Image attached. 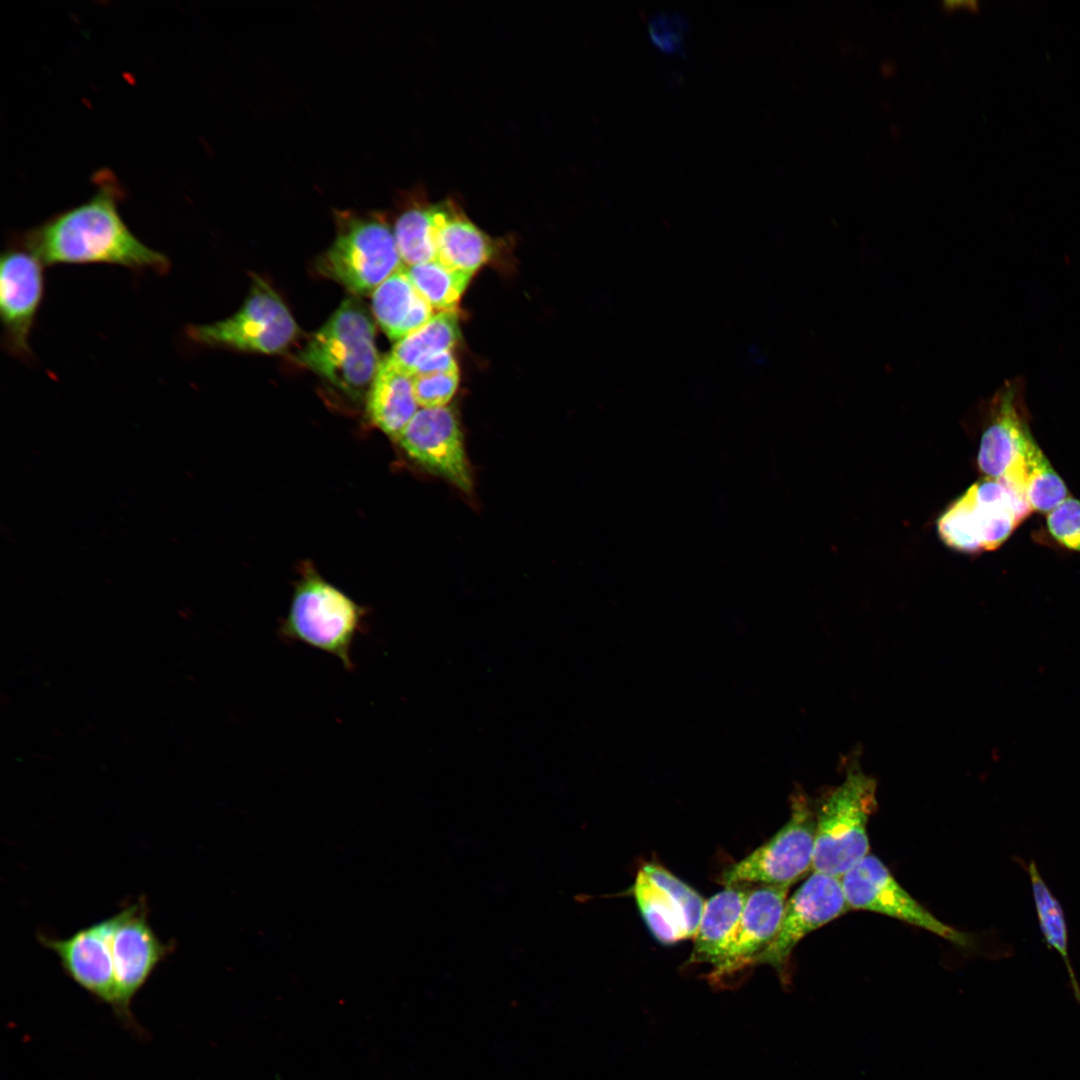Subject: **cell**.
Listing matches in <instances>:
<instances>
[{
  "label": "cell",
  "mask_w": 1080,
  "mask_h": 1080,
  "mask_svg": "<svg viewBox=\"0 0 1080 1080\" xmlns=\"http://www.w3.org/2000/svg\"><path fill=\"white\" fill-rule=\"evenodd\" d=\"M96 190L85 202L58 213L15 238L43 265L104 263L165 274L163 253L142 243L119 212L122 190L109 171L95 177Z\"/></svg>",
  "instance_id": "1"
},
{
  "label": "cell",
  "mask_w": 1080,
  "mask_h": 1080,
  "mask_svg": "<svg viewBox=\"0 0 1080 1080\" xmlns=\"http://www.w3.org/2000/svg\"><path fill=\"white\" fill-rule=\"evenodd\" d=\"M297 361L355 401L368 397L380 360L365 307L346 299L313 335Z\"/></svg>",
  "instance_id": "2"
},
{
  "label": "cell",
  "mask_w": 1080,
  "mask_h": 1080,
  "mask_svg": "<svg viewBox=\"0 0 1080 1080\" xmlns=\"http://www.w3.org/2000/svg\"><path fill=\"white\" fill-rule=\"evenodd\" d=\"M876 806V783L859 770L823 797L815 809L812 872L841 879L869 854L867 826Z\"/></svg>",
  "instance_id": "3"
},
{
  "label": "cell",
  "mask_w": 1080,
  "mask_h": 1080,
  "mask_svg": "<svg viewBox=\"0 0 1080 1080\" xmlns=\"http://www.w3.org/2000/svg\"><path fill=\"white\" fill-rule=\"evenodd\" d=\"M365 616V609L343 591L310 573L297 583L278 633L282 640L338 658L351 671V648L363 630Z\"/></svg>",
  "instance_id": "4"
},
{
  "label": "cell",
  "mask_w": 1080,
  "mask_h": 1080,
  "mask_svg": "<svg viewBox=\"0 0 1080 1080\" xmlns=\"http://www.w3.org/2000/svg\"><path fill=\"white\" fill-rule=\"evenodd\" d=\"M337 223L336 239L320 258L319 270L352 293H373L405 266L383 216L342 212Z\"/></svg>",
  "instance_id": "5"
},
{
  "label": "cell",
  "mask_w": 1080,
  "mask_h": 1080,
  "mask_svg": "<svg viewBox=\"0 0 1080 1080\" xmlns=\"http://www.w3.org/2000/svg\"><path fill=\"white\" fill-rule=\"evenodd\" d=\"M1032 512L1027 501L1002 478L972 484L939 517L937 531L950 548L979 553L995 550Z\"/></svg>",
  "instance_id": "6"
},
{
  "label": "cell",
  "mask_w": 1080,
  "mask_h": 1080,
  "mask_svg": "<svg viewBox=\"0 0 1080 1080\" xmlns=\"http://www.w3.org/2000/svg\"><path fill=\"white\" fill-rule=\"evenodd\" d=\"M815 810L803 793L793 795L788 821L764 844L723 872L725 886L758 884L789 889L812 871Z\"/></svg>",
  "instance_id": "7"
},
{
  "label": "cell",
  "mask_w": 1080,
  "mask_h": 1080,
  "mask_svg": "<svg viewBox=\"0 0 1080 1080\" xmlns=\"http://www.w3.org/2000/svg\"><path fill=\"white\" fill-rule=\"evenodd\" d=\"M185 332L201 345L274 354L290 345L298 326L279 295L257 278L235 314L210 324L188 325Z\"/></svg>",
  "instance_id": "8"
},
{
  "label": "cell",
  "mask_w": 1080,
  "mask_h": 1080,
  "mask_svg": "<svg viewBox=\"0 0 1080 1080\" xmlns=\"http://www.w3.org/2000/svg\"><path fill=\"white\" fill-rule=\"evenodd\" d=\"M146 899L126 905L114 915L102 919L114 971L116 1000L113 1009L128 1017L130 1004L157 966L173 950L151 927Z\"/></svg>",
  "instance_id": "9"
},
{
  "label": "cell",
  "mask_w": 1080,
  "mask_h": 1080,
  "mask_svg": "<svg viewBox=\"0 0 1080 1080\" xmlns=\"http://www.w3.org/2000/svg\"><path fill=\"white\" fill-rule=\"evenodd\" d=\"M849 910L883 914L922 928L966 949L977 947L973 935L943 923L894 878L885 864L868 854L841 878Z\"/></svg>",
  "instance_id": "10"
},
{
  "label": "cell",
  "mask_w": 1080,
  "mask_h": 1080,
  "mask_svg": "<svg viewBox=\"0 0 1080 1080\" xmlns=\"http://www.w3.org/2000/svg\"><path fill=\"white\" fill-rule=\"evenodd\" d=\"M406 454L432 474L470 493L473 478L454 407L419 409L394 438Z\"/></svg>",
  "instance_id": "11"
},
{
  "label": "cell",
  "mask_w": 1080,
  "mask_h": 1080,
  "mask_svg": "<svg viewBox=\"0 0 1080 1080\" xmlns=\"http://www.w3.org/2000/svg\"><path fill=\"white\" fill-rule=\"evenodd\" d=\"M849 911L840 878L812 872L787 899L779 930L755 964H768L786 983L790 958L808 934Z\"/></svg>",
  "instance_id": "12"
},
{
  "label": "cell",
  "mask_w": 1080,
  "mask_h": 1080,
  "mask_svg": "<svg viewBox=\"0 0 1080 1080\" xmlns=\"http://www.w3.org/2000/svg\"><path fill=\"white\" fill-rule=\"evenodd\" d=\"M43 264L16 240L6 248L0 262V316L3 344L20 359H30L28 338L44 292Z\"/></svg>",
  "instance_id": "13"
},
{
  "label": "cell",
  "mask_w": 1080,
  "mask_h": 1080,
  "mask_svg": "<svg viewBox=\"0 0 1080 1080\" xmlns=\"http://www.w3.org/2000/svg\"><path fill=\"white\" fill-rule=\"evenodd\" d=\"M1025 379L1006 380L989 402L977 463L984 477L1000 478L1014 463L1031 433L1025 405Z\"/></svg>",
  "instance_id": "14"
},
{
  "label": "cell",
  "mask_w": 1080,
  "mask_h": 1080,
  "mask_svg": "<svg viewBox=\"0 0 1080 1080\" xmlns=\"http://www.w3.org/2000/svg\"><path fill=\"white\" fill-rule=\"evenodd\" d=\"M788 890L759 885L752 889L743 909L735 940L711 978L720 980L751 965L774 940L784 913Z\"/></svg>",
  "instance_id": "15"
},
{
  "label": "cell",
  "mask_w": 1080,
  "mask_h": 1080,
  "mask_svg": "<svg viewBox=\"0 0 1080 1080\" xmlns=\"http://www.w3.org/2000/svg\"><path fill=\"white\" fill-rule=\"evenodd\" d=\"M436 260L473 276L493 255V241L453 199L434 203Z\"/></svg>",
  "instance_id": "16"
},
{
  "label": "cell",
  "mask_w": 1080,
  "mask_h": 1080,
  "mask_svg": "<svg viewBox=\"0 0 1080 1080\" xmlns=\"http://www.w3.org/2000/svg\"><path fill=\"white\" fill-rule=\"evenodd\" d=\"M750 891L743 885L726 886L705 902L689 964L707 963L714 968L721 964L735 940Z\"/></svg>",
  "instance_id": "17"
},
{
  "label": "cell",
  "mask_w": 1080,
  "mask_h": 1080,
  "mask_svg": "<svg viewBox=\"0 0 1080 1080\" xmlns=\"http://www.w3.org/2000/svg\"><path fill=\"white\" fill-rule=\"evenodd\" d=\"M374 316L392 340H401L425 325L433 308L410 280L405 266L372 293Z\"/></svg>",
  "instance_id": "18"
},
{
  "label": "cell",
  "mask_w": 1080,
  "mask_h": 1080,
  "mask_svg": "<svg viewBox=\"0 0 1080 1080\" xmlns=\"http://www.w3.org/2000/svg\"><path fill=\"white\" fill-rule=\"evenodd\" d=\"M1004 479L1032 511L1049 513L1068 498L1067 487L1030 433Z\"/></svg>",
  "instance_id": "19"
},
{
  "label": "cell",
  "mask_w": 1080,
  "mask_h": 1080,
  "mask_svg": "<svg viewBox=\"0 0 1080 1080\" xmlns=\"http://www.w3.org/2000/svg\"><path fill=\"white\" fill-rule=\"evenodd\" d=\"M412 376L381 360L367 397L368 414L383 432L395 438L419 410Z\"/></svg>",
  "instance_id": "20"
},
{
  "label": "cell",
  "mask_w": 1080,
  "mask_h": 1080,
  "mask_svg": "<svg viewBox=\"0 0 1080 1080\" xmlns=\"http://www.w3.org/2000/svg\"><path fill=\"white\" fill-rule=\"evenodd\" d=\"M461 337L456 311L438 312L421 328L397 341L386 358L413 376L434 355L453 351Z\"/></svg>",
  "instance_id": "21"
},
{
  "label": "cell",
  "mask_w": 1080,
  "mask_h": 1080,
  "mask_svg": "<svg viewBox=\"0 0 1080 1080\" xmlns=\"http://www.w3.org/2000/svg\"><path fill=\"white\" fill-rule=\"evenodd\" d=\"M1016 861L1025 868L1029 875L1036 915L1044 942L1049 949L1055 950L1061 956L1070 979L1073 994L1080 1001V985L1069 957L1068 926L1062 905L1046 884L1033 859L1027 865H1024L1018 857H1016Z\"/></svg>",
  "instance_id": "22"
},
{
  "label": "cell",
  "mask_w": 1080,
  "mask_h": 1080,
  "mask_svg": "<svg viewBox=\"0 0 1080 1080\" xmlns=\"http://www.w3.org/2000/svg\"><path fill=\"white\" fill-rule=\"evenodd\" d=\"M433 206L423 192L416 193L395 221L394 236L406 267L436 259Z\"/></svg>",
  "instance_id": "23"
},
{
  "label": "cell",
  "mask_w": 1080,
  "mask_h": 1080,
  "mask_svg": "<svg viewBox=\"0 0 1080 1080\" xmlns=\"http://www.w3.org/2000/svg\"><path fill=\"white\" fill-rule=\"evenodd\" d=\"M633 896L643 920L653 936L664 944L688 939L684 920L672 898L640 869Z\"/></svg>",
  "instance_id": "24"
},
{
  "label": "cell",
  "mask_w": 1080,
  "mask_h": 1080,
  "mask_svg": "<svg viewBox=\"0 0 1080 1080\" xmlns=\"http://www.w3.org/2000/svg\"><path fill=\"white\" fill-rule=\"evenodd\" d=\"M415 288L439 312L456 311L472 276L453 270L438 260L406 267Z\"/></svg>",
  "instance_id": "25"
},
{
  "label": "cell",
  "mask_w": 1080,
  "mask_h": 1080,
  "mask_svg": "<svg viewBox=\"0 0 1080 1080\" xmlns=\"http://www.w3.org/2000/svg\"><path fill=\"white\" fill-rule=\"evenodd\" d=\"M641 869L672 898L684 920L688 938H693L706 901L692 887L659 865L646 864Z\"/></svg>",
  "instance_id": "26"
},
{
  "label": "cell",
  "mask_w": 1080,
  "mask_h": 1080,
  "mask_svg": "<svg viewBox=\"0 0 1080 1080\" xmlns=\"http://www.w3.org/2000/svg\"><path fill=\"white\" fill-rule=\"evenodd\" d=\"M690 31L688 18L679 12H658L648 24L651 41L666 53L684 54L685 40Z\"/></svg>",
  "instance_id": "27"
},
{
  "label": "cell",
  "mask_w": 1080,
  "mask_h": 1080,
  "mask_svg": "<svg viewBox=\"0 0 1080 1080\" xmlns=\"http://www.w3.org/2000/svg\"><path fill=\"white\" fill-rule=\"evenodd\" d=\"M416 401L421 408L447 406L459 385V371L412 376Z\"/></svg>",
  "instance_id": "28"
},
{
  "label": "cell",
  "mask_w": 1080,
  "mask_h": 1080,
  "mask_svg": "<svg viewBox=\"0 0 1080 1080\" xmlns=\"http://www.w3.org/2000/svg\"><path fill=\"white\" fill-rule=\"evenodd\" d=\"M1052 537L1062 546L1080 552V501L1068 497L1046 518Z\"/></svg>",
  "instance_id": "29"
}]
</instances>
